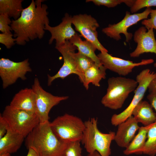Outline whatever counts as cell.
I'll return each mask as SVG.
<instances>
[{"label": "cell", "instance_id": "cell-35", "mask_svg": "<svg viewBox=\"0 0 156 156\" xmlns=\"http://www.w3.org/2000/svg\"><path fill=\"white\" fill-rule=\"evenodd\" d=\"M28 151L26 156H39L38 153L34 149L29 148Z\"/></svg>", "mask_w": 156, "mask_h": 156}, {"label": "cell", "instance_id": "cell-3", "mask_svg": "<svg viewBox=\"0 0 156 156\" xmlns=\"http://www.w3.org/2000/svg\"><path fill=\"white\" fill-rule=\"evenodd\" d=\"M85 127L81 142L88 153L98 152L102 156H110V145L114 140L115 133H104L97 127V119L94 117L84 122Z\"/></svg>", "mask_w": 156, "mask_h": 156}, {"label": "cell", "instance_id": "cell-7", "mask_svg": "<svg viewBox=\"0 0 156 156\" xmlns=\"http://www.w3.org/2000/svg\"><path fill=\"white\" fill-rule=\"evenodd\" d=\"M156 76V73L148 68L142 70L136 78L138 86L134 91V94L129 105L122 112L113 114L111 119L112 124L118 126L132 116V112L136 105L142 100L148 89L151 81Z\"/></svg>", "mask_w": 156, "mask_h": 156}, {"label": "cell", "instance_id": "cell-4", "mask_svg": "<svg viewBox=\"0 0 156 156\" xmlns=\"http://www.w3.org/2000/svg\"><path fill=\"white\" fill-rule=\"evenodd\" d=\"M107 83L106 93L101 102L105 107L114 110L122 107L129 94L134 91L138 85L136 80L121 77L109 78Z\"/></svg>", "mask_w": 156, "mask_h": 156}, {"label": "cell", "instance_id": "cell-34", "mask_svg": "<svg viewBox=\"0 0 156 156\" xmlns=\"http://www.w3.org/2000/svg\"><path fill=\"white\" fill-rule=\"evenodd\" d=\"M148 89L149 93L156 92V76L150 83Z\"/></svg>", "mask_w": 156, "mask_h": 156}, {"label": "cell", "instance_id": "cell-20", "mask_svg": "<svg viewBox=\"0 0 156 156\" xmlns=\"http://www.w3.org/2000/svg\"><path fill=\"white\" fill-rule=\"evenodd\" d=\"M154 123L148 126L140 127L138 133L123 151L125 155H129L133 154L142 153L143 149L147 139L148 131Z\"/></svg>", "mask_w": 156, "mask_h": 156}, {"label": "cell", "instance_id": "cell-14", "mask_svg": "<svg viewBox=\"0 0 156 156\" xmlns=\"http://www.w3.org/2000/svg\"><path fill=\"white\" fill-rule=\"evenodd\" d=\"M133 38L137 46L135 50L130 53V57H138L144 53H153L156 55V40L153 29H150L147 31L144 26L141 27L135 31ZM154 66L156 67V62Z\"/></svg>", "mask_w": 156, "mask_h": 156}, {"label": "cell", "instance_id": "cell-22", "mask_svg": "<svg viewBox=\"0 0 156 156\" xmlns=\"http://www.w3.org/2000/svg\"><path fill=\"white\" fill-rule=\"evenodd\" d=\"M106 70L102 65L95 64L87 70L84 73L83 83L86 89H88L89 85L90 83L96 86L99 87L101 81L106 78Z\"/></svg>", "mask_w": 156, "mask_h": 156}, {"label": "cell", "instance_id": "cell-32", "mask_svg": "<svg viewBox=\"0 0 156 156\" xmlns=\"http://www.w3.org/2000/svg\"><path fill=\"white\" fill-rule=\"evenodd\" d=\"M9 128V125L7 122L1 114L0 115V139L5 134Z\"/></svg>", "mask_w": 156, "mask_h": 156}, {"label": "cell", "instance_id": "cell-19", "mask_svg": "<svg viewBox=\"0 0 156 156\" xmlns=\"http://www.w3.org/2000/svg\"><path fill=\"white\" fill-rule=\"evenodd\" d=\"M148 102L141 101L133 109L132 115L138 123L144 126L151 125L156 121V114Z\"/></svg>", "mask_w": 156, "mask_h": 156}, {"label": "cell", "instance_id": "cell-27", "mask_svg": "<svg viewBox=\"0 0 156 156\" xmlns=\"http://www.w3.org/2000/svg\"><path fill=\"white\" fill-rule=\"evenodd\" d=\"M80 141H74L67 142L63 155L64 156H82V148Z\"/></svg>", "mask_w": 156, "mask_h": 156}, {"label": "cell", "instance_id": "cell-12", "mask_svg": "<svg viewBox=\"0 0 156 156\" xmlns=\"http://www.w3.org/2000/svg\"><path fill=\"white\" fill-rule=\"evenodd\" d=\"M97 56L101 64L109 69L119 75L125 76L131 73L135 67L150 64L154 62L152 59H142L138 63L114 57L108 52H101Z\"/></svg>", "mask_w": 156, "mask_h": 156}, {"label": "cell", "instance_id": "cell-38", "mask_svg": "<svg viewBox=\"0 0 156 156\" xmlns=\"http://www.w3.org/2000/svg\"><path fill=\"white\" fill-rule=\"evenodd\" d=\"M61 156H64V155H62Z\"/></svg>", "mask_w": 156, "mask_h": 156}, {"label": "cell", "instance_id": "cell-9", "mask_svg": "<svg viewBox=\"0 0 156 156\" xmlns=\"http://www.w3.org/2000/svg\"><path fill=\"white\" fill-rule=\"evenodd\" d=\"M151 10V8H147L142 12L133 14L127 11L121 21L116 24H109L107 27L102 29V31L107 36L117 41L121 39L120 34H123L125 36L126 42H129L133 35L128 32V28L141 20L147 19Z\"/></svg>", "mask_w": 156, "mask_h": 156}, {"label": "cell", "instance_id": "cell-13", "mask_svg": "<svg viewBox=\"0 0 156 156\" xmlns=\"http://www.w3.org/2000/svg\"><path fill=\"white\" fill-rule=\"evenodd\" d=\"M55 48L60 53L63 58V64L58 72L55 75H47V85L50 86L52 82L56 79H64L71 74L77 75L80 77L76 63L74 58L76 47L71 43L69 40L66 41L62 45Z\"/></svg>", "mask_w": 156, "mask_h": 156}, {"label": "cell", "instance_id": "cell-18", "mask_svg": "<svg viewBox=\"0 0 156 156\" xmlns=\"http://www.w3.org/2000/svg\"><path fill=\"white\" fill-rule=\"evenodd\" d=\"M25 138L9 128L5 134L0 139V154L16 152L21 146Z\"/></svg>", "mask_w": 156, "mask_h": 156}, {"label": "cell", "instance_id": "cell-33", "mask_svg": "<svg viewBox=\"0 0 156 156\" xmlns=\"http://www.w3.org/2000/svg\"><path fill=\"white\" fill-rule=\"evenodd\" d=\"M147 98L152 108L155 109L156 114V92L150 93Z\"/></svg>", "mask_w": 156, "mask_h": 156}, {"label": "cell", "instance_id": "cell-10", "mask_svg": "<svg viewBox=\"0 0 156 156\" xmlns=\"http://www.w3.org/2000/svg\"><path fill=\"white\" fill-rule=\"evenodd\" d=\"M31 71L28 59L18 62L4 58L0 59V76L3 89L14 83L18 79L25 80L27 73Z\"/></svg>", "mask_w": 156, "mask_h": 156}, {"label": "cell", "instance_id": "cell-26", "mask_svg": "<svg viewBox=\"0 0 156 156\" xmlns=\"http://www.w3.org/2000/svg\"><path fill=\"white\" fill-rule=\"evenodd\" d=\"M135 1L133 0H87L86 1L92 2L96 5H104L110 8L114 7L122 3L131 8Z\"/></svg>", "mask_w": 156, "mask_h": 156}, {"label": "cell", "instance_id": "cell-29", "mask_svg": "<svg viewBox=\"0 0 156 156\" xmlns=\"http://www.w3.org/2000/svg\"><path fill=\"white\" fill-rule=\"evenodd\" d=\"M12 33H2L0 34V43L8 49L12 47L15 43L16 40L13 38Z\"/></svg>", "mask_w": 156, "mask_h": 156}, {"label": "cell", "instance_id": "cell-17", "mask_svg": "<svg viewBox=\"0 0 156 156\" xmlns=\"http://www.w3.org/2000/svg\"><path fill=\"white\" fill-rule=\"evenodd\" d=\"M36 94L32 88L22 89L13 97L9 105L13 108L35 113Z\"/></svg>", "mask_w": 156, "mask_h": 156}, {"label": "cell", "instance_id": "cell-24", "mask_svg": "<svg viewBox=\"0 0 156 156\" xmlns=\"http://www.w3.org/2000/svg\"><path fill=\"white\" fill-rule=\"evenodd\" d=\"M74 58L77 69L80 75L79 78L80 81L83 83L85 73L95 63L91 59L79 51L75 53Z\"/></svg>", "mask_w": 156, "mask_h": 156}, {"label": "cell", "instance_id": "cell-16", "mask_svg": "<svg viewBox=\"0 0 156 156\" xmlns=\"http://www.w3.org/2000/svg\"><path fill=\"white\" fill-rule=\"evenodd\" d=\"M138 123L132 115L118 126L114 140L118 146L125 148L128 146L140 127Z\"/></svg>", "mask_w": 156, "mask_h": 156}, {"label": "cell", "instance_id": "cell-30", "mask_svg": "<svg viewBox=\"0 0 156 156\" xmlns=\"http://www.w3.org/2000/svg\"><path fill=\"white\" fill-rule=\"evenodd\" d=\"M7 15L0 14V31L2 33H11L12 31L10 25L12 21Z\"/></svg>", "mask_w": 156, "mask_h": 156}, {"label": "cell", "instance_id": "cell-5", "mask_svg": "<svg viewBox=\"0 0 156 156\" xmlns=\"http://www.w3.org/2000/svg\"><path fill=\"white\" fill-rule=\"evenodd\" d=\"M51 127L57 137L66 142L81 140L85 127L80 118L67 113L50 122Z\"/></svg>", "mask_w": 156, "mask_h": 156}, {"label": "cell", "instance_id": "cell-37", "mask_svg": "<svg viewBox=\"0 0 156 156\" xmlns=\"http://www.w3.org/2000/svg\"><path fill=\"white\" fill-rule=\"evenodd\" d=\"M10 154L9 153H4L0 154V156H11Z\"/></svg>", "mask_w": 156, "mask_h": 156}, {"label": "cell", "instance_id": "cell-6", "mask_svg": "<svg viewBox=\"0 0 156 156\" xmlns=\"http://www.w3.org/2000/svg\"><path fill=\"white\" fill-rule=\"evenodd\" d=\"M1 115L10 129L25 138L40 123L35 113L16 109L9 105L5 107Z\"/></svg>", "mask_w": 156, "mask_h": 156}, {"label": "cell", "instance_id": "cell-31", "mask_svg": "<svg viewBox=\"0 0 156 156\" xmlns=\"http://www.w3.org/2000/svg\"><path fill=\"white\" fill-rule=\"evenodd\" d=\"M150 14V18L143 20L142 24L148 30L151 29L156 30V10L151 9Z\"/></svg>", "mask_w": 156, "mask_h": 156}, {"label": "cell", "instance_id": "cell-8", "mask_svg": "<svg viewBox=\"0 0 156 156\" xmlns=\"http://www.w3.org/2000/svg\"><path fill=\"white\" fill-rule=\"evenodd\" d=\"M31 88L36 96L35 113L41 123L49 121V115L51 109L69 98L68 96H55L46 91L41 86L37 78L34 79Z\"/></svg>", "mask_w": 156, "mask_h": 156}, {"label": "cell", "instance_id": "cell-2", "mask_svg": "<svg viewBox=\"0 0 156 156\" xmlns=\"http://www.w3.org/2000/svg\"><path fill=\"white\" fill-rule=\"evenodd\" d=\"M26 138L27 148L33 149L39 156H61L68 142L57 137L49 121L40 122Z\"/></svg>", "mask_w": 156, "mask_h": 156}, {"label": "cell", "instance_id": "cell-23", "mask_svg": "<svg viewBox=\"0 0 156 156\" xmlns=\"http://www.w3.org/2000/svg\"><path fill=\"white\" fill-rule=\"evenodd\" d=\"M23 0H0V14H4L16 20L21 16L23 9Z\"/></svg>", "mask_w": 156, "mask_h": 156}, {"label": "cell", "instance_id": "cell-21", "mask_svg": "<svg viewBox=\"0 0 156 156\" xmlns=\"http://www.w3.org/2000/svg\"><path fill=\"white\" fill-rule=\"evenodd\" d=\"M69 41L76 47L78 51L91 59L95 64L102 65L99 58L95 53L97 49L92 43L87 40H83L77 33Z\"/></svg>", "mask_w": 156, "mask_h": 156}, {"label": "cell", "instance_id": "cell-28", "mask_svg": "<svg viewBox=\"0 0 156 156\" xmlns=\"http://www.w3.org/2000/svg\"><path fill=\"white\" fill-rule=\"evenodd\" d=\"M152 6H156V0H136L130 8V11L134 13L144 8Z\"/></svg>", "mask_w": 156, "mask_h": 156}, {"label": "cell", "instance_id": "cell-15", "mask_svg": "<svg viewBox=\"0 0 156 156\" xmlns=\"http://www.w3.org/2000/svg\"><path fill=\"white\" fill-rule=\"evenodd\" d=\"M72 17L66 13L62 19V22L58 25L51 27L49 23L46 24L45 30L49 31L51 35L49 41V44H52L55 40V47L60 46L75 35L76 33L72 26Z\"/></svg>", "mask_w": 156, "mask_h": 156}, {"label": "cell", "instance_id": "cell-36", "mask_svg": "<svg viewBox=\"0 0 156 156\" xmlns=\"http://www.w3.org/2000/svg\"><path fill=\"white\" fill-rule=\"evenodd\" d=\"M87 156H102L98 152L95 151L91 153H88Z\"/></svg>", "mask_w": 156, "mask_h": 156}, {"label": "cell", "instance_id": "cell-1", "mask_svg": "<svg viewBox=\"0 0 156 156\" xmlns=\"http://www.w3.org/2000/svg\"><path fill=\"white\" fill-rule=\"evenodd\" d=\"M43 2L32 0L18 19L12 20L10 26L17 44L24 45L30 40L43 37L45 25L49 24V20L47 6L42 3Z\"/></svg>", "mask_w": 156, "mask_h": 156}, {"label": "cell", "instance_id": "cell-11", "mask_svg": "<svg viewBox=\"0 0 156 156\" xmlns=\"http://www.w3.org/2000/svg\"><path fill=\"white\" fill-rule=\"evenodd\" d=\"M72 22L75 30L86 40L94 44L97 49L101 52H108L98 39L96 29L99 25L95 18L90 15L80 14L74 15L72 17Z\"/></svg>", "mask_w": 156, "mask_h": 156}, {"label": "cell", "instance_id": "cell-25", "mask_svg": "<svg viewBox=\"0 0 156 156\" xmlns=\"http://www.w3.org/2000/svg\"><path fill=\"white\" fill-rule=\"evenodd\" d=\"M142 153L150 156L156 155V121L148 131Z\"/></svg>", "mask_w": 156, "mask_h": 156}]
</instances>
